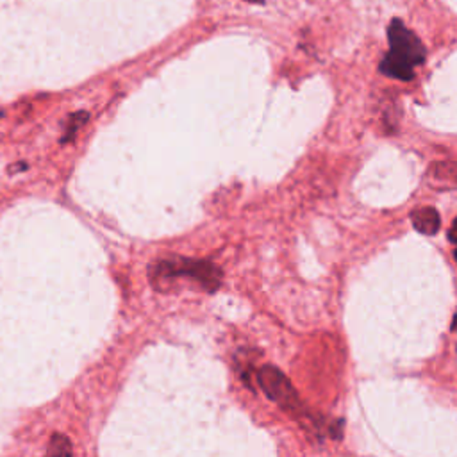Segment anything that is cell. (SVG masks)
Listing matches in <instances>:
<instances>
[{
    "mask_svg": "<svg viewBox=\"0 0 457 457\" xmlns=\"http://www.w3.org/2000/svg\"><path fill=\"white\" fill-rule=\"evenodd\" d=\"M387 41L389 52L380 61V73L398 80H411L414 77V68L425 61V45L398 18L391 20L387 27Z\"/></svg>",
    "mask_w": 457,
    "mask_h": 457,
    "instance_id": "1",
    "label": "cell"
},
{
    "mask_svg": "<svg viewBox=\"0 0 457 457\" xmlns=\"http://www.w3.org/2000/svg\"><path fill=\"white\" fill-rule=\"evenodd\" d=\"M193 277L196 282H200V286H204L205 289H216L221 278V273L216 266H212L207 261H191V259H164L161 262H157L152 268V278L155 284H159L161 280H168V278H175V277Z\"/></svg>",
    "mask_w": 457,
    "mask_h": 457,
    "instance_id": "2",
    "label": "cell"
},
{
    "mask_svg": "<svg viewBox=\"0 0 457 457\" xmlns=\"http://www.w3.org/2000/svg\"><path fill=\"white\" fill-rule=\"evenodd\" d=\"M257 382L261 386V389L264 391V395L278 403L280 407L296 412L300 409V398L296 395V391L293 389L289 378L277 370L275 366H264L257 371Z\"/></svg>",
    "mask_w": 457,
    "mask_h": 457,
    "instance_id": "3",
    "label": "cell"
},
{
    "mask_svg": "<svg viewBox=\"0 0 457 457\" xmlns=\"http://www.w3.org/2000/svg\"><path fill=\"white\" fill-rule=\"evenodd\" d=\"M432 189H455L457 187V161H441L428 166L425 175Z\"/></svg>",
    "mask_w": 457,
    "mask_h": 457,
    "instance_id": "4",
    "label": "cell"
},
{
    "mask_svg": "<svg viewBox=\"0 0 457 457\" xmlns=\"http://www.w3.org/2000/svg\"><path fill=\"white\" fill-rule=\"evenodd\" d=\"M411 223L418 232L432 236L439 230L441 218L434 207H420L411 212Z\"/></svg>",
    "mask_w": 457,
    "mask_h": 457,
    "instance_id": "5",
    "label": "cell"
},
{
    "mask_svg": "<svg viewBox=\"0 0 457 457\" xmlns=\"http://www.w3.org/2000/svg\"><path fill=\"white\" fill-rule=\"evenodd\" d=\"M87 120V112H77V114H71V118H70V123L66 125V134L62 136V141H66L68 137H71V136H75V132H77V129L84 123Z\"/></svg>",
    "mask_w": 457,
    "mask_h": 457,
    "instance_id": "6",
    "label": "cell"
},
{
    "mask_svg": "<svg viewBox=\"0 0 457 457\" xmlns=\"http://www.w3.org/2000/svg\"><path fill=\"white\" fill-rule=\"evenodd\" d=\"M70 452H71V446H70L66 437H62V436H54L52 437L48 453H70Z\"/></svg>",
    "mask_w": 457,
    "mask_h": 457,
    "instance_id": "7",
    "label": "cell"
},
{
    "mask_svg": "<svg viewBox=\"0 0 457 457\" xmlns=\"http://www.w3.org/2000/svg\"><path fill=\"white\" fill-rule=\"evenodd\" d=\"M448 239H450L452 243H457V220L453 221V225H452V228H450V232H448Z\"/></svg>",
    "mask_w": 457,
    "mask_h": 457,
    "instance_id": "8",
    "label": "cell"
},
{
    "mask_svg": "<svg viewBox=\"0 0 457 457\" xmlns=\"http://www.w3.org/2000/svg\"><path fill=\"white\" fill-rule=\"evenodd\" d=\"M245 2H250V4H264V0H245Z\"/></svg>",
    "mask_w": 457,
    "mask_h": 457,
    "instance_id": "9",
    "label": "cell"
},
{
    "mask_svg": "<svg viewBox=\"0 0 457 457\" xmlns=\"http://www.w3.org/2000/svg\"><path fill=\"white\" fill-rule=\"evenodd\" d=\"M455 261H457V250H455Z\"/></svg>",
    "mask_w": 457,
    "mask_h": 457,
    "instance_id": "10",
    "label": "cell"
}]
</instances>
